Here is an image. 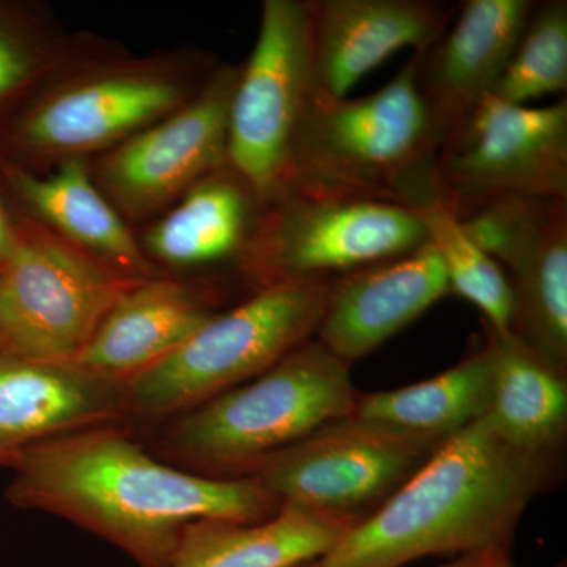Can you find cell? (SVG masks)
Returning <instances> with one entry per match:
<instances>
[{
    "instance_id": "cell-1",
    "label": "cell",
    "mask_w": 567,
    "mask_h": 567,
    "mask_svg": "<svg viewBox=\"0 0 567 567\" xmlns=\"http://www.w3.org/2000/svg\"><path fill=\"white\" fill-rule=\"evenodd\" d=\"M10 505L65 518L121 548L140 567H171L199 520L259 524L281 503L256 476L210 477L159 461L121 424L29 447L11 465Z\"/></svg>"
},
{
    "instance_id": "cell-2",
    "label": "cell",
    "mask_w": 567,
    "mask_h": 567,
    "mask_svg": "<svg viewBox=\"0 0 567 567\" xmlns=\"http://www.w3.org/2000/svg\"><path fill=\"white\" fill-rule=\"evenodd\" d=\"M554 458L507 442L486 415L447 440L327 554L300 567H404L434 555L509 557L518 520L547 487Z\"/></svg>"
},
{
    "instance_id": "cell-3",
    "label": "cell",
    "mask_w": 567,
    "mask_h": 567,
    "mask_svg": "<svg viewBox=\"0 0 567 567\" xmlns=\"http://www.w3.org/2000/svg\"><path fill=\"white\" fill-rule=\"evenodd\" d=\"M423 51L413 52L385 87L361 99H333L312 89L295 134L286 192L412 212L445 205L439 156L447 132L417 85Z\"/></svg>"
},
{
    "instance_id": "cell-4",
    "label": "cell",
    "mask_w": 567,
    "mask_h": 567,
    "mask_svg": "<svg viewBox=\"0 0 567 567\" xmlns=\"http://www.w3.org/2000/svg\"><path fill=\"white\" fill-rule=\"evenodd\" d=\"M357 398L350 364L312 338L256 379L163 423L153 450L196 475L251 476L268 458L352 415Z\"/></svg>"
},
{
    "instance_id": "cell-5",
    "label": "cell",
    "mask_w": 567,
    "mask_h": 567,
    "mask_svg": "<svg viewBox=\"0 0 567 567\" xmlns=\"http://www.w3.org/2000/svg\"><path fill=\"white\" fill-rule=\"evenodd\" d=\"M215 69L185 58L126 59L69 73L65 66L11 122L7 144L17 158L10 162L54 164L110 152L188 103Z\"/></svg>"
},
{
    "instance_id": "cell-6",
    "label": "cell",
    "mask_w": 567,
    "mask_h": 567,
    "mask_svg": "<svg viewBox=\"0 0 567 567\" xmlns=\"http://www.w3.org/2000/svg\"><path fill=\"white\" fill-rule=\"evenodd\" d=\"M330 284H274L216 312L169 357L125 383L128 420L166 423L264 374L315 338Z\"/></svg>"
},
{
    "instance_id": "cell-7",
    "label": "cell",
    "mask_w": 567,
    "mask_h": 567,
    "mask_svg": "<svg viewBox=\"0 0 567 567\" xmlns=\"http://www.w3.org/2000/svg\"><path fill=\"white\" fill-rule=\"evenodd\" d=\"M427 244L423 221L409 208L286 192L265 204L240 271L256 290L279 282L333 281Z\"/></svg>"
},
{
    "instance_id": "cell-8",
    "label": "cell",
    "mask_w": 567,
    "mask_h": 567,
    "mask_svg": "<svg viewBox=\"0 0 567 567\" xmlns=\"http://www.w3.org/2000/svg\"><path fill=\"white\" fill-rule=\"evenodd\" d=\"M17 249L0 265L3 353L74 363L111 306L133 284L33 223L18 219Z\"/></svg>"
},
{
    "instance_id": "cell-9",
    "label": "cell",
    "mask_w": 567,
    "mask_h": 567,
    "mask_svg": "<svg viewBox=\"0 0 567 567\" xmlns=\"http://www.w3.org/2000/svg\"><path fill=\"white\" fill-rule=\"evenodd\" d=\"M446 442L349 416L268 458L251 476L281 506L354 527L385 505Z\"/></svg>"
},
{
    "instance_id": "cell-10",
    "label": "cell",
    "mask_w": 567,
    "mask_h": 567,
    "mask_svg": "<svg viewBox=\"0 0 567 567\" xmlns=\"http://www.w3.org/2000/svg\"><path fill=\"white\" fill-rule=\"evenodd\" d=\"M312 91L306 0H265L259 35L235 85L227 164L262 203L286 192L295 134Z\"/></svg>"
},
{
    "instance_id": "cell-11",
    "label": "cell",
    "mask_w": 567,
    "mask_h": 567,
    "mask_svg": "<svg viewBox=\"0 0 567 567\" xmlns=\"http://www.w3.org/2000/svg\"><path fill=\"white\" fill-rule=\"evenodd\" d=\"M447 210L502 196L567 199V102L527 107L491 95L451 126L439 156Z\"/></svg>"
},
{
    "instance_id": "cell-12",
    "label": "cell",
    "mask_w": 567,
    "mask_h": 567,
    "mask_svg": "<svg viewBox=\"0 0 567 567\" xmlns=\"http://www.w3.org/2000/svg\"><path fill=\"white\" fill-rule=\"evenodd\" d=\"M241 65H219L173 114L104 153L95 182L123 218L162 210L227 164V132Z\"/></svg>"
},
{
    "instance_id": "cell-13",
    "label": "cell",
    "mask_w": 567,
    "mask_h": 567,
    "mask_svg": "<svg viewBox=\"0 0 567 567\" xmlns=\"http://www.w3.org/2000/svg\"><path fill=\"white\" fill-rule=\"evenodd\" d=\"M486 252L513 287L511 333L566 371L567 199L518 205L495 224Z\"/></svg>"
},
{
    "instance_id": "cell-14",
    "label": "cell",
    "mask_w": 567,
    "mask_h": 567,
    "mask_svg": "<svg viewBox=\"0 0 567 567\" xmlns=\"http://www.w3.org/2000/svg\"><path fill=\"white\" fill-rule=\"evenodd\" d=\"M311 24L312 89L344 99L394 52L427 50L458 7L434 0H306Z\"/></svg>"
},
{
    "instance_id": "cell-15",
    "label": "cell",
    "mask_w": 567,
    "mask_h": 567,
    "mask_svg": "<svg viewBox=\"0 0 567 567\" xmlns=\"http://www.w3.org/2000/svg\"><path fill=\"white\" fill-rule=\"evenodd\" d=\"M453 293L431 244L416 251L361 268L330 284L316 339L352 364L404 330L432 305Z\"/></svg>"
},
{
    "instance_id": "cell-16",
    "label": "cell",
    "mask_w": 567,
    "mask_h": 567,
    "mask_svg": "<svg viewBox=\"0 0 567 567\" xmlns=\"http://www.w3.org/2000/svg\"><path fill=\"white\" fill-rule=\"evenodd\" d=\"M126 420L122 383L76 363L0 357V466L55 436Z\"/></svg>"
},
{
    "instance_id": "cell-17",
    "label": "cell",
    "mask_w": 567,
    "mask_h": 567,
    "mask_svg": "<svg viewBox=\"0 0 567 567\" xmlns=\"http://www.w3.org/2000/svg\"><path fill=\"white\" fill-rule=\"evenodd\" d=\"M0 175L28 212L25 218L66 244L134 281L166 276L145 256L140 238L102 192L85 159H63L50 173L37 174L0 158Z\"/></svg>"
},
{
    "instance_id": "cell-18",
    "label": "cell",
    "mask_w": 567,
    "mask_h": 567,
    "mask_svg": "<svg viewBox=\"0 0 567 567\" xmlns=\"http://www.w3.org/2000/svg\"><path fill=\"white\" fill-rule=\"evenodd\" d=\"M533 7L532 0H466L453 28L421 52L417 85L446 132L494 93Z\"/></svg>"
},
{
    "instance_id": "cell-19",
    "label": "cell",
    "mask_w": 567,
    "mask_h": 567,
    "mask_svg": "<svg viewBox=\"0 0 567 567\" xmlns=\"http://www.w3.org/2000/svg\"><path fill=\"white\" fill-rule=\"evenodd\" d=\"M216 312L204 290L167 275L133 284L74 363L125 385L185 344Z\"/></svg>"
},
{
    "instance_id": "cell-20",
    "label": "cell",
    "mask_w": 567,
    "mask_h": 567,
    "mask_svg": "<svg viewBox=\"0 0 567 567\" xmlns=\"http://www.w3.org/2000/svg\"><path fill=\"white\" fill-rule=\"evenodd\" d=\"M265 203L229 164L188 189L141 238L145 256L183 270L235 265L240 271Z\"/></svg>"
},
{
    "instance_id": "cell-21",
    "label": "cell",
    "mask_w": 567,
    "mask_h": 567,
    "mask_svg": "<svg viewBox=\"0 0 567 567\" xmlns=\"http://www.w3.org/2000/svg\"><path fill=\"white\" fill-rule=\"evenodd\" d=\"M350 528L290 506L259 524L194 522L171 567H300L327 554Z\"/></svg>"
},
{
    "instance_id": "cell-22",
    "label": "cell",
    "mask_w": 567,
    "mask_h": 567,
    "mask_svg": "<svg viewBox=\"0 0 567 567\" xmlns=\"http://www.w3.org/2000/svg\"><path fill=\"white\" fill-rule=\"evenodd\" d=\"M492 361V405L487 416L507 442L555 454L565 439V371L548 363L513 333L487 327Z\"/></svg>"
},
{
    "instance_id": "cell-23",
    "label": "cell",
    "mask_w": 567,
    "mask_h": 567,
    "mask_svg": "<svg viewBox=\"0 0 567 567\" xmlns=\"http://www.w3.org/2000/svg\"><path fill=\"white\" fill-rule=\"evenodd\" d=\"M491 405L492 361L484 346L424 382L358 394L350 416L402 434L446 442L483 420Z\"/></svg>"
},
{
    "instance_id": "cell-24",
    "label": "cell",
    "mask_w": 567,
    "mask_h": 567,
    "mask_svg": "<svg viewBox=\"0 0 567 567\" xmlns=\"http://www.w3.org/2000/svg\"><path fill=\"white\" fill-rule=\"evenodd\" d=\"M445 265L451 290L486 316L487 327L496 333H511L514 293L503 268L465 233L456 215L445 205H432L415 212Z\"/></svg>"
},
{
    "instance_id": "cell-25",
    "label": "cell",
    "mask_w": 567,
    "mask_h": 567,
    "mask_svg": "<svg viewBox=\"0 0 567 567\" xmlns=\"http://www.w3.org/2000/svg\"><path fill=\"white\" fill-rule=\"evenodd\" d=\"M567 89V2H535L516 51L492 95L525 106Z\"/></svg>"
},
{
    "instance_id": "cell-26",
    "label": "cell",
    "mask_w": 567,
    "mask_h": 567,
    "mask_svg": "<svg viewBox=\"0 0 567 567\" xmlns=\"http://www.w3.org/2000/svg\"><path fill=\"white\" fill-rule=\"evenodd\" d=\"M69 58L65 44L39 18L0 2V115L31 100Z\"/></svg>"
},
{
    "instance_id": "cell-27",
    "label": "cell",
    "mask_w": 567,
    "mask_h": 567,
    "mask_svg": "<svg viewBox=\"0 0 567 567\" xmlns=\"http://www.w3.org/2000/svg\"><path fill=\"white\" fill-rule=\"evenodd\" d=\"M18 237H20L18 219H14L7 210L2 194H0V265L6 264L17 249Z\"/></svg>"
},
{
    "instance_id": "cell-28",
    "label": "cell",
    "mask_w": 567,
    "mask_h": 567,
    "mask_svg": "<svg viewBox=\"0 0 567 567\" xmlns=\"http://www.w3.org/2000/svg\"><path fill=\"white\" fill-rule=\"evenodd\" d=\"M484 567H513L509 557L492 558Z\"/></svg>"
},
{
    "instance_id": "cell-29",
    "label": "cell",
    "mask_w": 567,
    "mask_h": 567,
    "mask_svg": "<svg viewBox=\"0 0 567 567\" xmlns=\"http://www.w3.org/2000/svg\"><path fill=\"white\" fill-rule=\"evenodd\" d=\"M443 567H473V565L468 559H456V561L450 563V565Z\"/></svg>"
},
{
    "instance_id": "cell-30",
    "label": "cell",
    "mask_w": 567,
    "mask_h": 567,
    "mask_svg": "<svg viewBox=\"0 0 567 567\" xmlns=\"http://www.w3.org/2000/svg\"><path fill=\"white\" fill-rule=\"evenodd\" d=\"M3 354V342H2V336H0V357Z\"/></svg>"
}]
</instances>
